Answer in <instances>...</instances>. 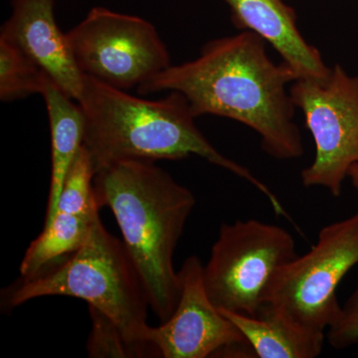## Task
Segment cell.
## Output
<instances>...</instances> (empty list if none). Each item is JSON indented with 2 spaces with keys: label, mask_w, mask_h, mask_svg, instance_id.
<instances>
[{
  "label": "cell",
  "mask_w": 358,
  "mask_h": 358,
  "mask_svg": "<svg viewBox=\"0 0 358 358\" xmlns=\"http://www.w3.org/2000/svg\"><path fill=\"white\" fill-rule=\"evenodd\" d=\"M266 43L249 30L211 40L199 57L169 66L138 87V94L178 92L195 117L213 115L241 122L260 136L266 154L298 159L303 155V138L287 91V85L298 78L284 61L271 60Z\"/></svg>",
  "instance_id": "1"
},
{
  "label": "cell",
  "mask_w": 358,
  "mask_h": 358,
  "mask_svg": "<svg viewBox=\"0 0 358 358\" xmlns=\"http://www.w3.org/2000/svg\"><path fill=\"white\" fill-rule=\"evenodd\" d=\"M85 117L84 147L95 174L127 160H179L199 155L255 186L275 213L287 216L277 196L246 167L224 157L195 124V115L182 94L171 92L159 100L131 95L83 75L78 100Z\"/></svg>",
  "instance_id": "2"
},
{
  "label": "cell",
  "mask_w": 358,
  "mask_h": 358,
  "mask_svg": "<svg viewBox=\"0 0 358 358\" xmlns=\"http://www.w3.org/2000/svg\"><path fill=\"white\" fill-rule=\"evenodd\" d=\"M94 192L99 207L114 214L150 310L166 322L180 289L174 252L196 204L194 194L148 160H127L98 171Z\"/></svg>",
  "instance_id": "3"
},
{
  "label": "cell",
  "mask_w": 358,
  "mask_h": 358,
  "mask_svg": "<svg viewBox=\"0 0 358 358\" xmlns=\"http://www.w3.org/2000/svg\"><path fill=\"white\" fill-rule=\"evenodd\" d=\"M86 301L119 327L140 357H159L147 343L150 326L147 294L122 242L96 219L84 244L30 278L2 292V308L13 310L43 296Z\"/></svg>",
  "instance_id": "4"
},
{
  "label": "cell",
  "mask_w": 358,
  "mask_h": 358,
  "mask_svg": "<svg viewBox=\"0 0 358 358\" xmlns=\"http://www.w3.org/2000/svg\"><path fill=\"white\" fill-rule=\"evenodd\" d=\"M296 255L281 226L256 219L221 225L203 266L205 288L219 310L257 317L275 274Z\"/></svg>",
  "instance_id": "5"
},
{
  "label": "cell",
  "mask_w": 358,
  "mask_h": 358,
  "mask_svg": "<svg viewBox=\"0 0 358 358\" xmlns=\"http://www.w3.org/2000/svg\"><path fill=\"white\" fill-rule=\"evenodd\" d=\"M358 264V212L324 226L308 253L275 274L264 307L310 333L324 334L341 312L336 289Z\"/></svg>",
  "instance_id": "6"
},
{
  "label": "cell",
  "mask_w": 358,
  "mask_h": 358,
  "mask_svg": "<svg viewBox=\"0 0 358 358\" xmlns=\"http://www.w3.org/2000/svg\"><path fill=\"white\" fill-rule=\"evenodd\" d=\"M289 92L315 145V159L301 171V182L338 197L350 167L358 164V76L336 64L326 78L294 80Z\"/></svg>",
  "instance_id": "7"
},
{
  "label": "cell",
  "mask_w": 358,
  "mask_h": 358,
  "mask_svg": "<svg viewBox=\"0 0 358 358\" xmlns=\"http://www.w3.org/2000/svg\"><path fill=\"white\" fill-rule=\"evenodd\" d=\"M66 37L82 74L124 91L171 65L152 23L103 7L92 8Z\"/></svg>",
  "instance_id": "8"
},
{
  "label": "cell",
  "mask_w": 358,
  "mask_h": 358,
  "mask_svg": "<svg viewBox=\"0 0 358 358\" xmlns=\"http://www.w3.org/2000/svg\"><path fill=\"white\" fill-rule=\"evenodd\" d=\"M179 298L173 315L150 327L147 343L164 358L255 357L241 331L212 303L203 265L190 256L178 271Z\"/></svg>",
  "instance_id": "9"
},
{
  "label": "cell",
  "mask_w": 358,
  "mask_h": 358,
  "mask_svg": "<svg viewBox=\"0 0 358 358\" xmlns=\"http://www.w3.org/2000/svg\"><path fill=\"white\" fill-rule=\"evenodd\" d=\"M13 13L1 27L0 37L13 42L75 101L83 88L66 33L54 15V0H11Z\"/></svg>",
  "instance_id": "10"
},
{
  "label": "cell",
  "mask_w": 358,
  "mask_h": 358,
  "mask_svg": "<svg viewBox=\"0 0 358 358\" xmlns=\"http://www.w3.org/2000/svg\"><path fill=\"white\" fill-rule=\"evenodd\" d=\"M238 29L260 35L279 52L296 78H326L331 72L322 54L303 38L293 7L284 0H223Z\"/></svg>",
  "instance_id": "11"
},
{
  "label": "cell",
  "mask_w": 358,
  "mask_h": 358,
  "mask_svg": "<svg viewBox=\"0 0 358 358\" xmlns=\"http://www.w3.org/2000/svg\"><path fill=\"white\" fill-rule=\"evenodd\" d=\"M43 96L51 133V181L44 225L57 213L58 202L66 176L84 145L83 110L58 85L48 80Z\"/></svg>",
  "instance_id": "12"
},
{
  "label": "cell",
  "mask_w": 358,
  "mask_h": 358,
  "mask_svg": "<svg viewBox=\"0 0 358 358\" xmlns=\"http://www.w3.org/2000/svg\"><path fill=\"white\" fill-rule=\"evenodd\" d=\"M241 331L259 358H315L324 348V334L310 333L263 307L257 317L219 310Z\"/></svg>",
  "instance_id": "13"
},
{
  "label": "cell",
  "mask_w": 358,
  "mask_h": 358,
  "mask_svg": "<svg viewBox=\"0 0 358 358\" xmlns=\"http://www.w3.org/2000/svg\"><path fill=\"white\" fill-rule=\"evenodd\" d=\"M99 216L100 210L87 215L58 211L26 250L20 264V277H33L47 266L79 249Z\"/></svg>",
  "instance_id": "14"
},
{
  "label": "cell",
  "mask_w": 358,
  "mask_h": 358,
  "mask_svg": "<svg viewBox=\"0 0 358 358\" xmlns=\"http://www.w3.org/2000/svg\"><path fill=\"white\" fill-rule=\"evenodd\" d=\"M50 79L34 60L13 42L0 37V99L21 100L40 94Z\"/></svg>",
  "instance_id": "15"
},
{
  "label": "cell",
  "mask_w": 358,
  "mask_h": 358,
  "mask_svg": "<svg viewBox=\"0 0 358 358\" xmlns=\"http://www.w3.org/2000/svg\"><path fill=\"white\" fill-rule=\"evenodd\" d=\"M95 169L84 145L78 152L67 176L58 202V211L87 215L100 210L94 192Z\"/></svg>",
  "instance_id": "16"
},
{
  "label": "cell",
  "mask_w": 358,
  "mask_h": 358,
  "mask_svg": "<svg viewBox=\"0 0 358 358\" xmlns=\"http://www.w3.org/2000/svg\"><path fill=\"white\" fill-rule=\"evenodd\" d=\"M89 310L92 329L87 350L90 357H140L109 317L96 308L89 307Z\"/></svg>",
  "instance_id": "17"
},
{
  "label": "cell",
  "mask_w": 358,
  "mask_h": 358,
  "mask_svg": "<svg viewBox=\"0 0 358 358\" xmlns=\"http://www.w3.org/2000/svg\"><path fill=\"white\" fill-rule=\"evenodd\" d=\"M327 336L329 345L336 350L358 343V285L327 329Z\"/></svg>",
  "instance_id": "18"
},
{
  "label": "cell",
  "mask_w": 358,
  "mask_h": 358,
  "mask_svg": "<svg viewBox=\"0 0 358 358\" xmlns=\"http://www.w3.org/2000/svg\"><path fill=\"white\" fill-rule=\"evenodd\" d=\"M348 176L352 179V185L355 186V190H357L358 193V164H353V166L350 167Z\"/></svg>",
  "instance_id": "19"
}]
</instances>
